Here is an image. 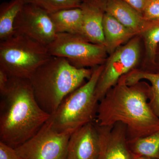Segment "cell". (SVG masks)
I'll return each instance as SVG.
<instances>
[{
	"label": "cell",
	"mask_w": 159,
	"mask_h": 159,
	"mask_svg": "<svg viewBox=\"0 0 159 159\" xmlns=\"http://www.w3.org/2000/svg\"><path fill=\"white\" fill-rule=\"evenodd\" d=\"M141 39L140 35L135 36L107 58L95 90L99 101L121 77L137 69L141 57Z\"/></svg>",
	"instance_id": "cell-7"
},
{
	"label": "cell",
	"mask_w": 159,
	"mask_h": 159,
	"mask_svg": "<svg viewBox=\"0 0 159 159\" xmlns=\"http://www.w3.org/2000/svg\"><path fill=\"white\" fill-rule=\"evenodd\" d=\"M25 4L37 6L48 12L49 14L71 8H80L81 0H24Z\"/></svg>",
	"instance_id": "cell-20"
},
{
	"label": "cell",
	"mask_w": 159,
	"mask_h": 159,
	"mask_svg": "<svg viewBox=\"0 0 159 159\" xmlns=\"http://www.w3.org/2000/svg\"><path fill=\"white\" fill-rule=\"evenodd\" d=\"M14 28L15 34L25 35L46 47L54 40L57 34L50 14L31 4L23 6Z\"/></svg>",
	"instance_id": "cell-9"
},
{
	"label": "cell",
	"mask_w": 159,
	"mask_h": 159,
	"mask_svg": "<svg viewBox=\"0 0 159 159\" xmlns=\"http://www.w3.org/2000/svg\"><path fill=\"white\" fill-rule=\"evenodd\" d=\"M100 143L97 124L90 122L72 134L66 159H97Z\"/></svg>",
	"instance_id": "cell-11"
},
{
	"label": "cell",
	"mask_w": 159,
	"mask_h": 159,
	"mask_svg": "<svg viewBox=\"0 0 159 159\" xmlns=\"http://www.w3.org/2000/svg\"><path fill=\"white\" fill-rule=\"evenodd\" d=\"M46 47L51 56L65 58L78 68H93L104 64L108 54L103 46L70 33H57Z\"/></svg>",
	"instance_id": "cell-6"
},
{
	"label": "cell",
	"mask_w": 159,
	"mask_h": 159,
	"mask_svg": "<svg viewBox=\"0 0 159 159\" xmlns=\"http://www.w3.org/2000/svg\"><path fill=\"white\" fill-rule=\"evenodd\" d=\"M130 150L135 157L159 159V130L146 136L128 140Z\"/></svg>",
	"instance_id": "cell-18"
},
{
	"label": "cell",
	"mask_w": 159,
	"mask_h": 159,
	"mask_svg": "<svg viewBox=\"0 0 159 159\" xmlns=\"http://www.w3.org/2000/svg\"><path fill=\"white\" fill-rule=\"evenodd\" d=\"M103 9L105 12L138 35L159 23L146 20L139 11L122 0H107Z\"/></svg>",
	"instance_id": "cell-12"
},
{
	"label": "cell",
	"mask_w": 159,
	"mask_h": 159,
	"mask_svg": "<svg viewBox=\"0 0 159 159\" xmlns=\"http://www.w3.org/2000/svg\"><path fill=\"white\" fill-rule=\"evenodd\" d=\"M49 14L57 33L81 35L83 16L81 8L63 9Z\"/></svg>",
	"instance_id": "cell-16"
},
{
	"label": "cell",
	"mask_w": 159,
	"mask_h": 159,
	"mask_svg": "<svg viewBox=\"0 0 159 159\" xmlns=\"http://www.w3.org/2000/svg\"><path fill=\"white\" fill-rule=\"evenodd\" d=\"M145 44L146 63L142 69L157 72L155 68L156 55L159 45V22L154 24L140 34Z\"/></svg>",
	"instance_id": "cell-19"
},
{
	"label": "cell",
	"mask_w": 159,
	"mask_h": 159,
	"mask_svg": "<svg viewBox=\"0 0 159 159\" xmlns=\"http://www.w3.org/2000/svg\"><path fill=\"white\" fill-rule=\"evenodd\" d=\"M96 124L100 143L97 159H135L129 146L125 125L121 122L111 125Z\"/></svg>",
	"instance_id": "cell-10"
},
{
	"label": "cell",
	"mask_w": 159,
	"mask_h": 159,
	"mask_svg": "<svg viewBox=\"0 0 159 159\" xmlns=\"http://www.w3.org/2000/svg\"><path fill=\"white\" fill-rule=\"evenodd\" d=\"M24 0H11L0 6V40H6L15 34L14 23L25 5Z\"/></svg>",
	"instance_id": "cell-17"
},
{
	"label": "cell",
	"mask_w": 159,
	"mask_h": 159,
	"mask_svg": "<svg viewBox=\"0 0 159 159\" xmlns=\"http://www.w3.org/2000/svg\"><path fill=\"white\" fill-rule=\"evenodd\" d=\"M157 1H159V0H157Z\"/></svg>",
	"instance_id": "cell-28"
},
{
	"label": "cell",
	"mask_w": 159,
	"mask_h": 159,
	"mask_svg": "<svg viewBox=\"0 0 159 159\" xmlns=\"http://www.w3.org/2000/svg\"><path fill=\"white\" fill-rule=\"evenodd\" d=\"M103 69V64L93 68L87 82L67 96L51 115L49 119L57 131L72 134L95 121L99 103L95 90Z\"/></svg>",
	"instance_id": "cell-4"
},
{
	"label": "cell",
	"mask_w": 159,
	"mask_h": 159,
	"mask_svg": "<svg viewBox=\"0 0 159 159\" xmlns=\"http://www.w3.org/2000/svg\"><path fill=\"white\" fill-rule=\"evenodd\" d=\"M0 159H22L15 148L0 142Z\"/></svg>",
	"instance_id": "cell-22"
},
{
	"label": "cell",
	"mask_w": 159,
	"mask_h": 159,
	"mask_svg": "<svg viewBox=\"0 0 159 159\" xmlns=\"http://www.w3.org/2000/svg\"><path fill=\"white\" fill-rule=\"evenodd\" d=\"M81 36L90 42L105 47L103 19L105 11L99 6L84 1Z\"/></svg>",
	"instance_id": "cell-13"
},
{
	"label": "cell",
	"mask_w": 159,
	"mask_h": 159,
	"mask_svg": "<svg viewBox=\"0 0 159 159\" xmlns=\"http://www.w3.org/2000/svg\"><path fill=\"white\" fill-rule=\"evenodd\" d=\"M134 159H151L145 157H138L135 158Z\"/></svg>",
	"instance_id": "cell-27"
},
{
	"label": "cell",
	"mask_w": 159,
	"mask_h": 159,
	"mask_svg": "<svg viewBox=\"0 0 159 159\" xmlns=\"http://www.w3.org/2000/svg\"><path fill=\"white\" fill-rule=\"evenodd\" d=\"M9 77L2 69L0 68V95L6 92L8 87Z\"/></svg>",
	"instance_id": "cell-24"
},
{
	"label": "cell",
	"mask_w": 159,
	"mask_h": 159,
	"mask_svg": "<svg viewBox=\"0 0 159 159\" xmlns=\"http://www.w3.org/2000/svg\"><path fill=\"white\" fill-rule=\"evenodd\" d=\"M93 72V68H78L65 58L51 56L29 80L39 105L51 116L67 96L90 78Z\"/></svg>",
	"instance_id": "cell-3"
},
{
	"label": "cell",
	"mask_w": 159,
	"mask_h": 159,
	"mask_svg": "<svg viewBox=\"0 0 159 159\" xmlns=\"http://www.w3.org/2000/svg\"><path fill=\"white\" fill-rule=\"evenodd\" d=\"M51 115L41 108L29 80L9 77L1 94L0 142L15 148L34 135Z\"/></svg>",
	"instance_id": "cell-2"
},
{
	"label": "cell",
	"mask_w": 159,
	"mask_h": 159,
	"mask_svg": "<svg viewBox=\"0 0 159 159\" xmlns=\"http://www.w3.org/2000/svg\"><path fill=\"white\" fill-rule=\"evenodd\" d=\"M71 134L57 131L49 119L37 133L15 149L22 159H66Z\"/></svg>",
	"instance_id": "cell-8"
},
{
	"label": "cell",
	"mask_w": 159,
	"mask_h": 159,
	"mask_svg": "<svg viewBox=\"0 0 159 159\" xmlns=\"http://www.w3.org/2000/svg\"><path fill=\"white\" fill-rule=\"evenodd\" d=\"M155 68L157 72H159V45L157 49L156 55Z\"/></svg>",
	"instance_id": "cell-26"
},
{
	"label": "cell",
	"mask_w": 159,
	"mask_h": 159,
	"mask_svg": "<svg viewBox=\"0 0 159 159\" xmlns=\"http://www.w3.org/2000/svg\"><path fill=\"white\" fill-rule=\"evenodd\" d=\"M107 1V0H84V1H85L88 2L99 6L103 9Z\"/></svg>",
	"instance_id": "cell-25"
},
{
	"label": "cell",
	"mask_w": 159,
	"mask_h": 159,
	"mask_svg": "<svg viewBox=\"0 0 159 159\" xmlns=\"http://www.w3.org/2000/svg\"><path fill=\"white\" fill-rule=\"evenodd\" d=\"M121 78L129 85L141 80H146L150 82L148 103L152 110L159 119V72L137 68Z\"/></svg>",
	"instance_id": "cell-15"
},
{
	"label": "cell",
	"mask_w": 159,
	"mask_h": 159,
	"mask_svg": "<svg viewBox=\"0 0 159 159\" xmlns=\"http://www.w3.org/2000/svg\"><path fill=\"white\" fill-rule=\"evenodd\" d=\"M150 84L144 80L129 85L120 78L99 101L95 122L99 125L117 122L125 125L128 140L159 130V119L148 101Z\"/></svg>",
	"instance_id": "cell-1"
},
{
	"label": "cell",
	"mask_w": 159,
	"mask_h": 159,
	"mask_svg": "<svg viewBox=\"0 0 159 159\" xmlns=\"http://www.w3.org/2000/svg\"><path fill=\"white\" fill-rule=\"evenodd\" d=\"M142 15L148 20L159 22V1L148 0Z\"/></svg>",
	"instance_id": "cell-21"
},
{
	"label": "cell",
	"mask_w": 159,
	"mask_h": 159,
	"mask_svg": "<svg viewBox=\"0 0 159 159\" xmlns=\"http://www.w3.org/2000/svg\"><path fill=\"white\" fill-rule=\"evenodd\" d=\"M128 4L131 7L139 11L141 14H143L145 6L148 0H122Z\"/></svg>",
	"instance_id": "cell-23"
},
{
	"label": "cell",
	"mask_w": 159,
	"mask_h": 159,
	"mask_svg": "<svg viewBox=\"0 0 159 159\" xmlns=\"http://www.w3.org/2000/svg\"><path fill=\"white\" fill-rule=\"evenodd\" d=\"M51 57L46 46L22 34L0 43V68L9 77L29 79Z\"/></svg>",
	"instance_id": "cell-5"
},
{
	"label": "cell",
	"mask_w": 159,
	"mask_h": 159,
	"mask_svg": "<svg viewBox=\"0 0 159 159\" xmlns=\"http://www.w3.org/2000/svg\"><path fill=\"white\" fill-rule=\"evenodd\" d=\"M103 29L105 48L109 54H112L124 43L139 35L105 12L103 16Z\"/></svg>",
	"instance_id": "cell-14"
}]
</instances>
